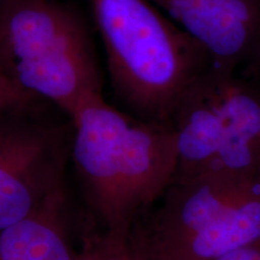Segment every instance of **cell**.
Listing matches in <instances>:
<instances>
[{"mask_svg": "<svg viewBox=\"0 0 260 260\" xmlns=\"http://www.w3.org/2000/svg\"><path fill=\"white\" fill-rule=\"evenodd\" d=\"M69 119L70 162L94 229L128 240L176 174L174 129L116 109L102 92L81 98Z\"/></svg>", "mask_w": 260, "mask_h": 260, "instance_id": "1", "label": "cell"}, {"mask_svg": "<svg viewBox=\"0 0 260 260\" xmlns=\"http://www.w3.org/2000/svg\"><path fill=\"white\" fill-rule=\"evenodd\" d=\"M89 3L117 100L135 118L171 126L209 54L149 0Z\"/></svg>", "mask_w": 260, "mask_h": 260, "instance_id": "2", "label": "cell"}, {"mask_svg": "<svg viewBox=\"0 0 260 260\" xmlns=\"http://www.w3.org/2000/svg\"><path fill=\"white\" fill-rule=\"evenodd\" d=\"M260 240V171L174 178L133 228L136 260H214Z\"/></svg>", "mask_w": 260, "mask_h": 260, "instance_id": "3", "label": "cell"}, {"mask_svg": "<svg viewBox=\"0 0 260 260\" xmlns=\"http://www.w3.org/2000/svg\"><path fill=\"white\" fill-rule=\"evenodd\" d=\"M0 73L68 117L103 87L86 25L61 0H0Z\"/></svg>", "mask_w": 260, "mask_h": 260, "instance_id": "4", "label": "cell"}, {"mask_svg": "<svg viewBox=\"0 0 260 260\" xmlns=\"http://www.w3.org/2000/svg\"><path fill=\"white\" fill-rule=\"evenodd\" d=\"M171 126L174 178L260 171V86L247 75L211 64L182 98Z\"/></svg>", "mask_w": 260, "mask_h": 260, "instance_id": "5", "label": "cell"}, {"mask_svg": "<svg viewBox=\"0 0 260 260\" xmlns=\"http://www.w3.org/2000/svg\"><path fill=\"white\" fill-rule=\"evenodd\" d=\"M40 105L0 112V229L24 219L65 184L73 125Z\"/></svg>", "mask_w": 260, "mask_h": 260, "instance_id": "6", "label": "cell"}, {"mask_svg": "<svg viewBox=\"0 0 260 260\" xmlns=\"http://www.w3.org/2000/svg\"><path fill=\"white\" fill-rule=\"evenodd\" d=\"M230 70L245 65L260 42V0H149Z\"/></svg>", "mask_w": 260, "mask_h": 260, "instance_id": "7", "label": "cell"}, {"mask_svg": "<svg viewBox=\"0 0 260 260\" xmlns=\"http://www.w3.org/2000/svg\"><path fill=\"white\" fill-rule=\"evenodd\" d=\"M67 184L24 219L0 229V260H77Z\"/></svg>", "mask_w": 260, "mask_h": 260, "instance_id": "8", "label": "cell"}, {"mask_svg": "<svg viewBox=\"0 0 260 260\" xmlns=\"http://www.w3.org/2000/svg\"><path fill=\"white\" fill-rule=\"evenodd\" d=\"M77 260H136L129 241L90 226L81 235Z\"/></svg>", "mask_w": 260, "mask_h": 260, "instance_id": "9", "label": "cell"}, {"mask_svg": "<svg viewBox=\"0 0 260 260\" xmlns=\"http://www.w3.org/2000/svg\"><path fill=\"white\" fill-rule=\"evenodd\" d=\"M42 102L18 88L4 74L0 73V112L27 109L40 105Z\"/></svg>", "mask_w": 260, "mask_h": 260, "instance_id": "10", "label": "cell"}, {"mask_svg": "<svg viewBox=\"0 0 260 260\" xmlns=\"http://www.w3.org/2000/svg\"><path fill=\"white\" fill-rule=\"evenodd\" d=\"M214 260H260V240L240 247Z\"/></svg>", "mask_w": 260, "mask_h": 260, "instance_id": "11", "label": "cell"}, {"mask_svg": "<svg viewBox=\"0 0 260 260\" xmlns=\"http://www.w3.org/2000/svg\"><path fill=\"white\" fill-rule=\"evenodd\" d=\"M243 74L251 77L253 81H255L260 86V42L258 46H256L255 51L253 52L251 58L245 64V73Z\"/></svg>", "mask_w": 260, "mask_h": 260, "instance_id": "12", "label": "cell"}]
</instances>
